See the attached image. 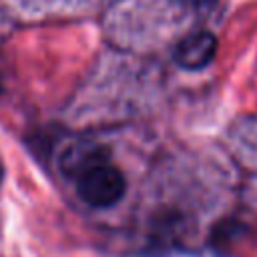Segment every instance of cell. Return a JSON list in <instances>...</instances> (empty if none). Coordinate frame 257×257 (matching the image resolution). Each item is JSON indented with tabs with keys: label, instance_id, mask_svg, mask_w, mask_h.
<instances>
[{
	"label": "cell",
	"instance_id": "1",
	"mask_svg": "<svg viewBox=\"0 0 257 257\" xmlns=\"http://www.w3.org/2000/svg\"><path fill=\"white\" fill-rule=\"evenodd\" d=\"M78 197L94 209H106L116 205L126 191L124 175L110 165H98L90 171H86L82 177H78L76 183Z\"/></svg>",
	"mask_w": 257,
	"mask_h": 257
},
{
	"label": "cell",
	"instance_id": "2",
	"mask_svg": "<svg viewBox=\"0 0 257 257\" xmlns=\"http://www.w3.org/2000/svg\"><path fill=\"white\" fill-rule=\"evenodd\" d=\"M217 54V38L209 30H197L185 36L175 48V62L185 70L205 68Z\"/></svg>",
	"mask_w": 257,
	"mask_h": 257
},
{
	"label": "cell",
	"instance_id": "3",
	"mask_svg": "<svg viewBox=\"0 0 257 257\" xmlns=\"http://www.w3.org/2000/svg\"><path fill=\"white\" fill-rule=\"evenodd\" d=\"M106 163V149H102L100 145L94 143H74L68 145L62 155H60V171L70 177V179H78L82 177L86 171L104 165Z\"/></svg>",
	"mask_w": 257,
	"mask_h": 257
},
{
	"label": "cell",
	"instance_id": "4",
	"mask_svg": "<svg viewBox=\"0 0 257 257\" xmlns=\"http://www.w3.org/2000/svg\"><path fill=\"white\" fill-rule=\"evenodd\" d=\"M181 2H185V4H189V6H195V8H201V6L211 4L213 0H181Z\"/></svg>",
	"mask_w": 257,
	"mask_h": 257
},
{
	"label": "cell",
	"instance_id": "5",
	"mask_svg": "<svg viewBox=\"0 0 257 257\" xmlns=\"http://www.w3.org/2000/svg\"><path fill=\"white\" fill-rule=\"evenodd\" d=\"M2 175H4V169H2V165H0V183H2Z\"/></svg>",
	"mask_w": 257,
	"mask_h": 257
}]
</instances>
